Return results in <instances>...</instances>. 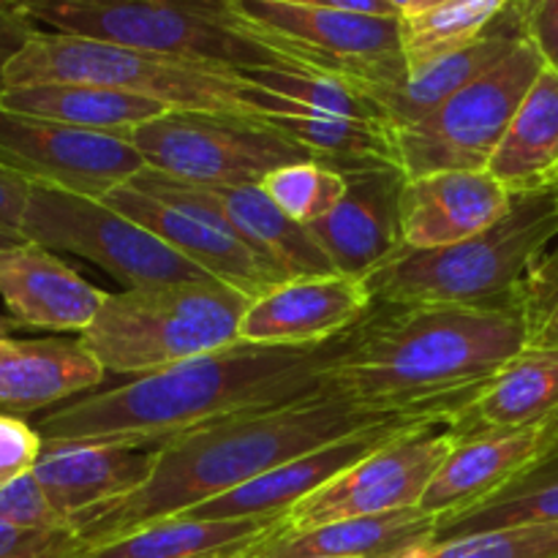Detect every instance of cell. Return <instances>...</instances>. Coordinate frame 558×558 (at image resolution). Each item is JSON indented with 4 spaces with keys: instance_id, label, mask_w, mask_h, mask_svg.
<instances>
[{
    "instance_id": "1",
    "label": "cell",
    "mask_w": 558,
    "mask_h": 558,
    "mask_svg": "<svg viewBox=\"0 0 558 558\" xmlns=\"http://www.w3.org/2000/svg\"><path fill=\"white\" fill-rule=\"evenodd\" d=\"M526 347L532 325L523 308L374 305L343 336L319 390L381 417L450 425Z\"/></svg>"
},
{
    "instance_id": "2",
    "label": "cell",
    "mask_w": 558,
    "mask_h": 558,
    "mask_svg": "<svg viewBox=\"0 0 558 558\" xmlns=\"http://www.w3.org/2000/svg\"><path fill=\"white\" fill-rule=\"evenodd\" d=\"M343 336L319 347L234 343L90 392L41 417L36 430L41 439L161 447L199 425L314 396L322 374L341 354Z\"/></svg>"
},
{
    "instance_id": "3",
    "label": "cell",
    "mask_w": 558,
    "mask_h": 558,
    "mask_svg": "<svg viewBox=\"0 0 558 558\" xmlns=\"http://www.w3.org/2000/svg\"><path fill=\"white\" fill-rule=\"evenodd\" d=\"M392 417L363 412L325 390L272 409L232 414L174 436L158 447V461L142 488L98 505L71 521L87 548L174 518L229 494L270 469L349 434Z\"/></svg>"
},
{
    "instance_id": "4",
    "label": "cell",
    "mask_w": 558,
    "mask_h": 558,
    "mask_svg": "<svg viewBox=\"0 0 558 558\" xmlns=\"http://www.w3.org/2000/svg\"><path fill=\"white\" fill-rule=\"evenodd\" d=\"M558 243V189L515 196L499 223L483 234L414 251L403 245L390 262L365 276L374 305H463L523 308L534 270Z\"/></svg>"
},
{
    "instance_id": "5",
    "label": "cell",
    "mask_w": 558,
    "mask_h": 558,
    "mask_svg": "<svg viewBox=\"0 0 558 558\" xmlns=\"http://www.w3.org/2000/svg\"><path fill=\"white\" fill-rule=\"evenodd\" d=\"M96 85L153 98L169 109L265 123L254 82L240 71L96 38L31 31L0 63V87ZM267 125V123H265Z\"/></svg>"
},
{
    "instance_id": "6",
    "label": "cell",
    "mask_w": 558,
    "mask_h": 558,
    "mask_svg": "<svg viewBox=\"0 0 558 558\" xmlns=\"http://www.w3.org/2000/svg\"><path fill=\"white\" fill-rule=\"evenodd\" d=\"M0 22L234 71L289 65L240 25L234 0H0Z\"/></svg>"
},
{
    "instance_id": "7",
    "label": "cell",
    "mask_w": 558,
    "mask_h": 558,
    "mask_svg": "<svg viewBox=\"0 0 558 558\" xmlns=\"http://www.w3.org/2000/svg\"><path fill=\"white\" fill-rule=\"evenodd\" d=\"M251 298L221 281H167L107 294L76 341L107 374L145 376L240 343Z\"/></svg>"
},
{
    "instance_id": "8",
    "label": "cell",
    "mask_w": 558,
    "mask_h": 558,
    "mask_svg": "<svg viewBox=\"0 0 558 558\" xmlns=\"http://www.w3.org/2000/svg\"><path fill=\"white\" fill-rule=\"evenodd\" d=\"M234 14L292 69L332 74L365 96L398 85L409 71L401 16L349 14L281 0H234Z\"/></svg>"
},
{
    "instance_id": "9",
    "label": "cell",
    "mask_w": 558,
    "mask_h": 558,
    "mask_svg": "<svg viewBox=\"0 0 558 558\" xmlns=\"http://www.w3.org/2000/svg\"><path fill=\"white\" fill-rule=\"evenodd\" d=\"M543 71V58L523 36L507 58L447 98L428 118L392 129L403 178H423L447 169L485 172Z\"/></svg>"
},
{
    "instance_id": "10",
    "label": "cell",
    "mask_w": 558,
    "mask_h": 558,
    "mask_svg": "<svg viewBox=\"0 0 558 558\" xmlns=\"http://www.w3.org/2000/svg\"><path fill=\"white\" fill-rule=\"evenodd\" d=\"M147 169L189 185H259L272 169L314 161L270 125L232 114L169 109L131 131Z\"/></svg>"
},
{
    "instance_id": "11",
    "label": "cell",
    "mask_w": 558,
    "mask_h": 558,
    "mask_svg": "<svg viewBox=\"0 0 558 558\" xmlns=\"http://www.w3.org/2000/svg\"><path fill=\"white\" fill-rule=\"evenodd\" d=\"M20 232L49 251H65L131 287L167 281H216L107 202L33 185Z\"/></svg>"
},
{
    "instance_id": "12",
    "label": "cell",
    "mask_w": 558,
    "mask_h": 558,
    "mask_svg": "<svg viewBox=\"0 0 558 558\" xmlns=\"http://www.w3.org/2000/svg\"><path fill=\"white\" fill-rule=\"evenodd\" d=\"M109 207L150 229L158 240L216 281L256 300L283 283L216 210L202 185L180 183L145 169L107 196Z\"/></svg>"
},
{
    "instance_id": "13",
    "label": "cell",
    "mask_w": 558,
    "mask_h": 558,
    "mask_svg": "<svg viewBox=\"0 0 558 558\" xmlns=\"http://www.w3.org/2000/svg\"><path fill=\"white\" fill-rule=\"evenodd\" d=\"M0 163L33 185L104 202L147 169L129 134L76 129L0 109Z\"/></svg>"
},
{
    "instance_id": "14",
    "label": "cell",
    "mask_w": 558,
    "mask_h": 558,
    "mask_svg": "<svg viewBox=\"0 0 558 558\" xmlns=\"http://www.w3.org/2000/svg\"><path fill=\"white\" fill-rule=\"evenodd\" d=\"M409 430L365 456L332 483L311 494L283 518L287 532L325 526L349 518L385 515V512L420 507L425 488L456 447V436L445 425Z\"/></svg>"
},
{
    "instance_id": "15",
    "label": "cell",
    "mask_w": 558,
    "mask_h": 558,
    "mask_svg": "<svg viewBox=\"0 0 558 558\" xmlns=\"http://www.w3.org/2000/svg\"><path fill=\"white\" fill-rule=\"evenodd\" d=\"M428 425H445L439 420L428 417H392L387 423L371 425V428L349 434L343 439L330 441V445L311 450L305 456L292 458L281 466L270 469L262 477L229 490V494L216 496L210 501L191 507L180 512L183 518H196V521H223V518H287V512L311 494L325 488L327 483L363 461L365 456L385 447L387 441L409 434V430L428 428Z\"/></svg>"
},
{
    "instance_id": "16",
    "label": "cell",
    "mask_w": 558,
    "mask_h": 558,
    "mask_svg": "<svg viewBox=\"0 0 558 558\" xmlns=\"http://www.w3.org/2000/svg\"><path fill=\"white\" fill-rule=\"evenodd\" d=\"M558 450V412L537 425L507 434L456 439V447L420 499V510L439 526L510 488Z\"/></svg>"
},
{
    "instance_id": "17",
    "label": "cell",
    "mask_w": 558,
    "mask_h": 558,
    "mask_svg": "<svg viewBox=\"0 0 558 558\" xmlns=\"http://www.w3.org/2000/svg\"><path fill=\"white\" fill-rule=\"evenodd\" d=\"M374 311L365 278L311 276L278 283L251 300L240 322V343L319 347L357 327Z\"/></svg>"
},
{
    "instance_id": "18",
    "label": "cell",
    "mask_w": 558,
    "mask_h": 558,
    "mask_svg": "<svg viewBox=\"0 0 558 558\" xmlns=\"http://www.w3.org/2000/svg\"><path fill=\"white\" fill-rule=\"evenodd\" d=\"M515 196L488 172H434L403 180L398 196L407 248L430 251L483 234L499 223Z\"/></svg>"
},
{
    "instance_id": "19",
    "label": "cell",
    "mask_w": 558,
    "mask_h": 558,
    "mask_svg": "<svg viewBox=\"0 0 558 558\" xmlns=\"http://www.w3.org/2000/svg\"><path fill=\"white\" fill-rule=\"evenodd\" d=\"M156 461L158 447L44 439L33 474L54 510L71 526L82 512L142 488L156 469Z\"/></svg>"
},
{
    "instance_id": "20",
    "label": "cell",
    "mask_w": 558,
    "mask_h": 558,
    "mask_svg": "<svg viewBox=\"0 0 558 558\" xmlns=\"http://www.w3.org/2000/svg\"><path fill=\"white\" fill-rule=\"evenodd\" d=\"M403 180L398 169L347 174V194L336 210L308 227L341 276H371L403 248L398 216Z\"/></svg>"
},
{
    "instance_id": "21",
    "label": "cell",
    "mask_w": 558,
    "mask_h": 558,
    "mask_svg": "<svg viewBox=\"0 0 558 558\" xmlns=\"http://www.w3.org/2000/svg\"><path fill=\"white\" fill-rule=\"evenodd\" d=\"M0 300L20 327L85 332L107 292L85 281L54 251L25 240L0 251Z\"/></svg>"
},
{
    "instance_id": "22",
    "label": "cell",
    "mask_w": 558,
    "mask_h": 558,
    "mask_svg": "<svg viewBox=\"0 0 558 558\" xmlns=\"http://www.w3.org/2000/svg\"><path fill=\"white\" fill-rule=\"evenodd\" d=\"M256 87V107L262 120L303 147L314 161L327 163L341 174L398 169L396 131L387 120H354L303 107L278 93ZM401 172V169H398Z\"/></svg>"
},
{
    "instance_id": "23",
    "label": "cell",
    "mask_w": 558,
    "mask_h": 558,
    "mask_svg": "<svg viewBox=\"0 0 558 558\" xmlns=\"http://www.w3.org/2000/svg\"><path fill=\"white\" fill-rule=\"evenodd\" d=\"M439 537V521L420 507L385 515L349 518L325 526L287 532L256 545L245 558H403Z\"/></svg>"
},
{
    "instance_id": "24",
    "label": "cell",
    "mask_w": 558,
    "mask_h": 558,
    "mask_svg": "<svg viewBox=\"0 0 558 558\" xmlns=\"http://www.w3.org/2000/svg\"><path fill=\"white\" fill-rule=\"evenodd\" d=\"M107 379L80 341L0 338V414H25L93 390Z\"/></svg>"
},
{
    "instance_id": "25",
    "label": "cell",
    "mask_w": 558,
    "mask_h": 558,
    "mask_svg": "<svg viewBox=\"0 0 558 558\" xmlns=\"http://www.w3.org/2000/svg\"><path fill=\"white\" fill-rule=\"evenodd\" d=\"M558 412V347H526L447 428L456 439L507 434Z\"/></svg>"
},
{
    "instance_id": "26",
    "label": "cell",
    "mask_w": 558,
    "mask_h": 558,
    "mask_svg": "<svg viewBox=\"0 0 558 558\" xmlns=\"http://www.w3.org/2000/svg\"><path fill=\"white\" fill-rule=\"evenodd\" d=\"M202 189L207 191L223 221L240 234V240L283 281L338 272L311 229L272 205L259 185H223V189L202 185Z\"/></svg>"
},
{
    "instance_id": "27",
    "label": "cell",
    "mask_w": 558,
    "mask_h": 558,
    "mask_svg": "<svg viewBox=\"0 0 558 558\" xmlns=\"http://www.w3.org/2000/svg\"><path fill=\"white\" fill-rule=\"evenodd\" d=\"M523 38L521 16L512 27H496L488 36L480 38L477 44L458 52L441 54V58L428 60V63L409 69L398 85L385 87V90L371 93V101L381 112V118L392 125H412L417 120L428 118L434 109H439L447 98L456 96L458 90L483 76L485 71L494 69L501 58L518 47Z\"/></svg>"
},
{
    "instance_id": "28",
    "label": "cell",
    "mask_w": 558,
    "mask_h": 558,
    "mask_svg": "<svg viewBox=\"0 0 558 558\" xmlns=\"http://www.w3.org/2000/svg\"><path fill=\"white\" fill-rule=\"evenodd\" d=\"M283 526V518H161L125 537L90 548L85 558H245Z\"/></svg>"
},
{
    "instance_id": "29",
    "label": "cell",
    "mask_w": 558,
    "mask_h": 558,
    "mask_svg": "<svg viewBox=\"0 0 558 558\" xmlns=\"http://www.w3.org/2000/svg\"><path fill=\"white\" fill-rule=\"evenodd\" d=\"M485 172L512 196L539 194L558 185V74L537 76Z\"/></svg>"
},
{
    "instance_id": "30",
    "label": "cell",
    "mask_w": 558,
    "mask_h": 558,
    "mask_svg": "<svg viewBox=\"0 0 558 558\" xmlns=\"http://www.w3.org/2000/svg\"><path fill=\"white\" fill-rule=\"evenodd\" d=\"M0 109L49 123L129 136L140 125L169 112V107L153 98L96 85L0 87Z\"/></svg>"
},
{
    "instance_id": "31",
    "label": "cell",
    "mask_w": 558,
    "mask_h": 558,
    "mask_svg": "<svg viewBox=\"0 0 558 558\" xmlns=\"http://www.w3.org/2000/svg\"><path fill=\"white\" fill-rule=\"evenodd\" d=\"M521 0H466L401 16L403 58L409 69L458 52L488 36Z\"/></svg>"
},
{
    "instance_id": "32",
    "label": "cell",
    "mask_w": 558,
    "mask_h": 558,
    "mask_svg": "<svg viewBox=\"0 0 558 558\" xmlns=\"http://www.w3.org/2000/svg\"><path fill=\"white\" fill-rule=\"evenodd\" d=\"M526 523H558V456L534 466L485 505L441 523L436 539L526 526Z\"/></svg>"
},
{
    "instance_id": "33",
    "label": "cell",
    "mask_w": 558,
    "mask_h": 558,
    "mask_svg": "<svg viewBox=\"0 0 558 558\" xmlns=\"http://www.w3.org/2000/svg\"><path fill=\"white\" fill-rule=\"evenodd\" d=\"M248 82L262 85L265 90L298 101L303 107L319 109L327 114H341L354 120H385L376 104L347 80L308 69H289V65H265V69L240 71Z\"/></svg>"
},
{
    "instance_id": "34",
    "label": "cell",
    "mask_w": 558,
    "mask_h": 558,
    "mask_svg": "<svg viewBox=\"0 0 558 558\" xmlns=\"http://www.w3.org/2000/svg\"><path fill=\"white\" fill-rule=\"evenodd\" d=\"M347 174L327 167V163L298 161L272 169L262 180L259 189L289 218H294L303 227H314L316 221L336 210V205L347 194Z\"/></svg>"
},
{
    "instance_id": "35",
    "label": "cell",
    "mask_w": 558,
    "mask_h": 558,
    "mask_svg": "<svg viewBox=\"0 0 558 558\" xmlns=\"http://www.w3.org/2000/svg\"><path fill=\"white\" fill-rule=\"evenodd\" d=\"M403 558H558V523H526L436 539Z\"/></svg>"
},
{
    "instance_id": "36",
    "label": "cell",
    "mask_w": 558,
    "mask_h": 558,
    "mask_svg": "<svg viewBox=\"0 0 558 558\" xmlns=\"http://www.w3.org/2000/svg\"><path fill=\"white\" fill-rule=\"evenodd\" d=\"M521 305L532 325V347H558V243L534 270Z\"/></svg>"
},
{
    "instance_id": "37",
    "label": "cell",
    "mask_w": 558,
    "mask_h": 558,
    "mask_svg": "<svg viewBox=\"0 0 558 558\" xmlns=\"http://www.w3.org/2000/svg\"><path fill=\"white\" fill-rule=\"evenodd\" d=\"M74 529H25L0 521V558H85Z\"/></svg>"
},
{
    "instance_id": "38",
    "label": "cell",
    "mask_w": 558,
    "mask_h": 558,
    "mask_svg": "<svg viewBox=\"0 0 558 558\" xmlns=\"http://www.w3.org/2000/svg\"><path fill=\"white\" fill-rule=\"evenodd\" d=\"M0 521L25 529H71L47 499L33 472L0 490Z\"/></svg>"
},
{
    "instance_id": "39",
    "label": "cell",
    "mask_w": 558,
    "mask_h": 558,
    "mask_svg": "<svg viewBox=\"0 0 558 558\" xmlns=\"http://www.w3.org/2000/svg\"><path fill=\"white\" fill-rule=\"evenodd\" d=\"M41 434L14 414H0V490L36 469L41 456Z\"/></svg>"
},
{
    "instance_id": "40",
    "label": "cell",
    "mask_w": 558,
    "mask_h": 558,
    "mask_svg": "<svg viewBox=\"0 0 558 558\" xmlns=\"http://www.w3.org/2000/svg\"><path fill=\"white\" fill-rule=\"evenodd\" d=\"M518 16L523 36L537 49L545 69L558 74V0H521Z\"/></svg>"
},
{
    "instance_id": "41",
    "label": "cell",
    "mask_w": 558,
    "mask_h": 558,
    "mask_svg": "<svg viewBox=\"0 0 558 558\" xmlns=\"http://www.w3.org/2000/svg\"><path fill=\"white\" fill-rule=\"evenodd\" d=\"M31 191H33L31 180H25L22 174H16L14 169L0 163V223H5V227L11 229L22 227V218H25Z\"/></svg>"
},
{
    "instance_id": "42",
    "label": "cell",
    "mask_w": 558,
    "mask_h": 558,
    "mask_svg": "<svg viewBox=\"0 0 558 558\" xmlns=\"http://www.w3.org/2000/svg\"><path fill=\"white\" fill-rule=\"evenodd\" d=\"M281 3L311 5V9L327 11H349V14H368V16H401L390 5V0H281Z\"/></svg>"
},
{
    "instance_id": "43",
    "label": "cell",
    "mask_w": 558,
    "mask_h": 558,
    "mask_svg": "<svg viewBox=\"0 0 558 558\" xmlns=\"http://www.w3.org/2000/svg\"><path fill=\"white\" fill-rule=\"evenodd\" d=\"M20 243H25V234H22L20 229H11L5 227V223H0V251L14 248V245Z\"/></svg>"
},
{
    "instance_id": "44",
    "label": "cell",
    "mask_w": 558,
    "mask_h": 558,
    "mask_svg": "<svg viewBox=\"0 0 558 558\" xmlns=\"http://www.w3.org/2000/svg\"><path fill=\"white\" fill-rule=\"evenodd\" d=\"M447 3H466V0H417V5H414L409 14H414V11H425V9H434V5H447ZM407 16V14H403Z\"/></svg>"
},
{
    "instance_id": "45",
    "label": "cell",
    "mask_w": 558,
    "mask_h": 558,
    "mask_svg": "<svg viewBox=\"0 0 558 558\" xmlns=\"http://www.w3.org/2000/svg\"><path fill=\"white\" fill-rule=\"evenodd\" d=\"M390 5L398 11V14L403 16V14H409V11H412L414 5H417V0H390Z\"/></svg>"
},
{
    "instance_id": "46",
    "label": "cell",
    "mask_w": 558,
    "mask_h": 558,
    "mask_svg": "<svg viewBox=\"0 0 558 558\" xmlns=\"http://www.w3.org/2000/svg\"><path fill=\"white\" fill-rule=\"evenodd\" d=\"M14 327H20V325H16V322L11 319V316H3V314H0V338H9V336H11V330H14Z\"/></svg>"
},
{
    "instance_id": "47",
    "label": "cell",
    "mask_w": 558,
    "mask_h": 558,
    "mask_svg": "<svg viewBox=\"0 0 558 558\" xmlns=\"http://www.w3.org/2000/svg\"><path fill=\"white\" fill-rule=\"evenodd\" d=\"M554 456H558V450H556V452H554ZM554 456H550V458H554Z\"/></svg>"
},
{
    "instance_id": "48",
    "label": "cell",
    "mask_w": 558,
    "mask_h": 558,
    "mask_svg": "<svg viewBox=\"0 0 558 558\" xmlns=\"http://www.w3.org/2000/svg\"><path fill=\"white\" fill-rule=\"evenodd\" d=\"M556 189H558V185H556Z\"/></svg>"
}]
</instances>
